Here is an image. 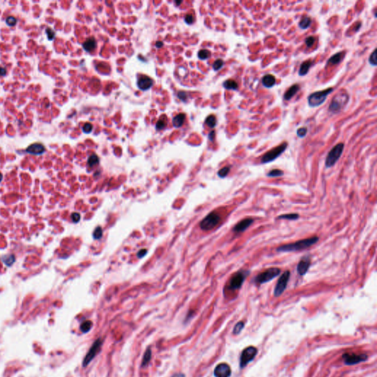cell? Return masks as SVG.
<instances>
[{
	"label": "cell",
	"instance_id": "cell-21",
	"mask_svg": "<svg viewBox=\"0 0 377 377\" xmlns=\"http://www.w3.org/2000/svg\"><path fill=\"white\" fill-rule=\"evenodd\" d=\"M96 46H97V42H96L95 38L93 37L88 38L83 44V47L87 52H91V51L94 50Z\"/></svg>",
	"mask_w": 377,
	"mask_h": 377
},
{
	"label": "cell",
	"instance_id": "cell-15",
	"mask_svg": "<svg viewBox=\"0 0 377 377\" xmlns=\"http://www.w3.org/2000/svg\"><path fill=\"white\" fill-rule=\"evenodd\" d=\"M253 222H254V221H253L252 218L243 219V220H242L234 227L233 231L234 233L236 234L243 232L245 231V230L248 229V228L253 224Z\"/></svg>",
	"mask_w": 377,
	"mask_h": 377
},
{
	"label": "cell",
	"instance_id": "cell-46",
	"mask_svg": "<svg viewBox=\"0 0 377 377\" xmlns=\"http://www.w3.org/2000/svg\"><path fill=\"white\" fill-rule=\"evenodd\" d=\"M178 97L183 101H185L187 98V94L185 91H179L178 93Z\"/></svg>",
	"mask_w": 377,
	"mask_h": 377
},
{
	"label": "cell",
	"instance_id": "cell-12",
	"mask_svg": "<svg viewBox=\"0 0 377 377\" xmlns=\"http://www.w3.org/2000/svg\"><path fill=\"white\" fill-rule=\"evenodd\" d=\"M342 358L346 365H352L365 361L368 359V356L366 354H357L355 353H346L342 356Z\"/></svg>",
	"mask_w": 377,
	"mask_h": 377
},
{
	"label": "cell",
	"instance_id": "cell-22",
	"mask_svg": "<svg viewBox=\"0 0 377 377\" xmlns=\"http://www.w3.org/2000/svg\"><path fill=\"white\" fill-rule=\"evenodd\" d=\"M312 61L311 60H308L306 61L303 62L301 64V67H300L299 69V74L300 76H304L306 75V74L309 72V70L310 69V68L312 67Z\"/></svg>",
	"mask_w": 377,
	"mask_h": 377
},
{
	"label": "cell",
	"instance_id": "cell-10",
	"mask_svg": "<svg viewBox=\"0 0 377 377\" xmlns=\"http://www.w3.org/2000/svg\"><path fill=\"white\" fill-rule=\"evenodd\" d=\"M257 353V349L255 347H248V348H245L243 351L242 352L241 357H240V365L241 368H244L247 364H248L254 359Z\"/></svg>",
	"mask_w": 377,
	"mask_h": 377
},
{
	"label": "cell",
	"instance_id": "cell-17",
	"mask_svg": "<svg viewBox=\"0 0 377 377\" xmlns=\"http://www.w3.org/2000/svg\"><path fill=\"white\" fill-rule=\"evenodd\" d=\"M26 151L28 153L33 155H41L45 152V148L43 144L40 143H35L28 147Z\"/></svg>",
	"mask_w": 377,
	"mask_h": 377
},
{
	"label": "cell",
	"instance_id": "cell-36",
	"mask_svg": "<svg viewBox=\"0 0 377 377\" xmlns=\"http://www.w3.org/2000/svg\"><path fill=\"white\" fill-rule=\"evenodd\" d=\"M223 64H224V62H223V60H221V59H217V61H215L214 64H213V69H214L215 71H218V70H220L221 68L223 67Z\"/></svg>",
	"mask_w": 377,
	"mask_h": 377
},
{
	"label": "cell",
	"instance_id": "cell-24",
	"mask_svg": "<svg viewBox=\"0 0 377 377\" xmlns=\"http://www.w3.org/2000/svg\"><path fill=\"white\" fill-rule=\"evenodd\" d=\"M223 86H224L225 89H228V90H236V89H238V87H239L237 83H236L235 80H231V79L225 80L224 83H223Z\"/></svg>",
	"mask_w": 377,
	"mask_h": 377
},
{
	"label": "cell",
	"instance_id": "cell-30",
	"mask_svg": "<svg viewBox=\"0 0 377 377\" xmlns=\"http://www.w3.org/2000/svg\"><path fill=\"white\" fill-rule=\"evenodd\" d=\"M3 262L7 266H11L15 262V261H16V258L13 255H8V256H5L3 257Z\"/></svg>",
	"mask_w": 377,
	"mask_h": 377
},
{
	"label": "cell",
	"instance_id": "cell-18",
	"mask_svg": "<svg viewBox=\"0 0 377 377\" xmlns=\"http://www.w3.org/2000/svg\"><path fill=\"white\" fill-rule=\"evenodd\" d=\"M300 90V86L299 84H295L292 86L288 90H287L284 94V99L285 100H289L295 96L296 94L299 92Z\"/></svg>",
	"mask_w": 377,
	"mask_h": 377
},
{
	"label": "cell",
	"instance_id": "cell-19",
	"mask_svg": "<svg viewBox=\"0 0 377 377\" xmlns=\"http://www.w3.org/2000/svg\"><path fill=\"white\" fill-rule=\"evenodd\" d=\"M345 57L344 52H338L337 54L332 55L327 61V65H337L341 62Z\"/></svg>",
	"mask_w": 377,
	"mask_h": 377
},
{
	"label": "cell",
	"instance_id": "cell-23",
	"mask_svg": "<svg viewBox=\"0 0 377 377\" xmlns=\"http://www.w3.org/2000/svg\"><path fill=\"white\" fill-rule=\"evenodd\" d=\"M185 118H186V116H185L184 114H179L176 115L172 120V124L175 127H181L185 121Z\"/></svg>",
	"mask_w": 377,
	"mask_h": 377
},
{
	"label": "cell",
	"instance_id": "cell-2",
	"mask_svg": "<svg viewBox=\"0 0 377 377\" xmlns=\"http://www.w3.org/2000/svg\"><path fill=\"white\" fill-rule=\"evenodd\" d=\"M333 91V89L329 88L325 90L314 92L308 97V104L310 107H318L324 103L330 93Z\"/></svg>",
	"mask_w": 377,
	"mask_h": 377
},
{
	"label": "cell",
	"instance_id": "cell-11",
	"mask_svg": "<svg viewBox=\"0 0 377 377\" xmlns=\"http://www.w3.org/2000/svg\"><path fill=\"white\" fill-rule=\"evenodd\" d=\"M102 344H103V342H102L100 339H97L94 342L92 346L89 349V352L87 353L86 356L84 357L83 362V367H86V366L91 363V360L94 358L95 356L97 355V353L100 350Z\"/></svg>",
	"mask_w": 377,
	"mask_h": 377
},
{
	"label": "cell",
	"instance_id": "cell-26",
	"mask_svg": "<svg viewBox=\"0 0 377 377\" xmlns=\"http://www.w3.org/2000/svg\"><path fill=\"white\" fill-rule=\"evenodd\" d=\"M311 24H312V19L310 17L306 16L304 19H302L301 22H299V27L301 29L306 30L310 27Z\"/></svg>",
	"mask_w": 377,
	"mask_h": 377
},
{
	"label": "cell",
	"instance_id": "cell-40",
	"mask_svg": "<svg viewBox=\"0 0 377 377\" xmlns=\"http://www.w3.org/2000/svg\"><path fill=\"white\" fill-rule=\"evenodd\" d=\"M102 236H103V231H102V229L100 227H97V229H95V231H94V237L95 239H100V238L102 237Z\"/></svg>",
	"mask_w": 377,
	"mask_h": 377
},
{
	"label": "cell",
	"instance_id": "cell-47",
	"mask_svg": "<svg viewBox=\"0 0 377 377\" xmlns=\"http://www.w3.org/2000/svg\"><path fill=\"white\" fill-rule=\"evenodd\" d=\"M72 219L73 222L78 223L80 219V214H78V213H73V214H72Z\"/></svg>",
	"mask_w": 377,
	"mask_h": 377
},
{
	"label": "cell",
	"instance_id": "cell-31",
	"mask_svg": "<svg viewBox=\"0 0 377 377\" xmlns=\"http://www.w3.org/2000/svg\"><path fill=\"white\" fill-rule=\"evenodd\" d=\"M283 175H284V172H283L282 170H278V169H275V170H272L271 171H270L269 172H268V173L267 174V175L268 177L275 178V177L282 176Z\"/></svg>",
	"mask_w": 377,
	"mask_h": 377
},
{
	"label": "cell",
	"instance_id": "cell-9",
	"mask_svg": "<svg viewBox=\"0 0 377 377\" xmlns=\"http://www.w3.org/2000/svg\"><path fill=\"white\" fill-rule=\"evenodd\" d=\"M289 277H290V272H289V270H286V271L283 272V274L281 276L279 279L278 280L276 287H275V297H279V296L284 293V290L287 288Z\"/></svg>",
	"mask_w": 377,
	"mask_h": 377
},
{
	"label": "cell",
	"instance_id": "cell-35",
	"mask_svg": "<svg viewBox=\"0 0 377 377\" xmlns=\"http://www.w3.org/2000/svg\"><path fill=\"white\" fill-rule=\"evenodd\" d=\"M230 172V167H225L222 168V169L219 170L218 172V175L220 177V178H225V177H226L228 175V174H229V172Z\"/></svg>",
	"mask_w": 377,
	"mask_h": 377
},
{
	"label": "cell",
	"instance_id": "cell-48",
	"mask_svg": "<svg viewBox=\"0 0 377 377\" xmlns=\"http://www.w3.org/2000/svg\"><path fill=\"white\" fill-rule=\"evenodd\" d=\"M146 253H147L146 249H142V250H141L138 253V256L139 258H142V257H143L146 254Z\"/></svg>",
	"mask_w": 377,
	"mask_h": 377
},
{
	"label": "cell",
	"instance_id": "cell-38",
	"mask_svg": "<svg viewBox=\"0 0 377 377\" xmlns=\"http://www.w3.org/2000/svg\"><path fill=\"white\" fill-rule=\"evenodd\" d=\"M306 133H307V128L305 127H300V128L297 130V135L299 137H301V138L305 137Z\"/></svg>",
	"mask_w": 377,
	"mask_h": 377
},
{
	"label": "cell",
	"instance_id": "cell-41",
	"mask_svg": "<svg viewBox=\"0 0 377 377\" xmlns=\"http://www.w3.org/2000/svg\"><path fill=\"white\" fill-rule=\"evenodd\" d=\"M6 23H7L8 26H14L16 23V19H15L13 16H8V18L6 19Z\"/></svg>",
	"mask_w": 377,
	"mask_h": 377
},
{
	"label": "cell",
	"instance_id": "cell-27",
	"mask_svg": "<svg viewBox=\"0 0 377 377\" xmlns=\"http://www.w3.org/2000/svg\"><path fill=\"white\" fill-rule=\"evenodd\" d=\"M300 217L299 214H295V213H293V214H282L280 215V216H278L277 217V219L278 220H281V219H284V220H298Z\"/></svg>",
	"mask_w": 377,
	"mask_h": 377
},
{
	"label": "cell",
	"instance_id": "cell-4",
	"mask_svg": "<svg viewBox=\"0 0 377 377\" xmlns=\"http://www.w3.org/2000/svg\"><path fill=\"white\" fill-rule=\"evenodd\" d=\"M348 99L349 96L347 94H338L334 96L329 105V111L333 113V114L339 113L342 110V108L348 103Z\"/></svg>",
	"mask_w": 377,
	"mask_h": 377
},
{
	"label": "cell",
	"instance_id": "cell-16",
	"mask_svg": "<svg viewBox=\"0 0 377 377\" xmlns=\"http://www.w3.org/2000/svg\"><path fill=\"white\" fill-rule=\"evenodd\" d=\"M153 85V80L147 76H142L138 79V86L142 91H147L150 89Z\"/></svg>",
	"mask_w": 377,
	"mask_h": 377
},
{
	"label": "cell",
	"instance_id": "cell-13",
	"mask_svg": "<svg viewBox=\"0 0 377 377\" xmlns=\"http://www.w3.org/2000/svg\"><path fill=\"white\" fill-rule=\"evenodd\" d=\"M214 374L215 377H229L231 374V370L226 363H221L215 368Z\"/></svg>",
	"mask_w": 377,
	"mask_h": 377
},
{
	"label": "cell",
	"instance_id": "cell-37",
	"mask_svg": "<svg viewBox=\"0 0 377 377\" xmlns=\"http://www.w3.org/2000/svg\"><path fill=\"white\" fill-rule=\"evenodd\" d=\"M369 63L370 64H371L372 66H376L377 63V59H376V50H375L371 55H370L369 57Z\"/></svg>",
	"mask_w": 377,
	"mask_h": 377
},
{
	"label": "cell",
	"instance_id": "cell-29",
	"mask_svg": "<svg viewBox=\"0 0 377 377\" xmlns=\"http://www.w3.org/2000/svg\"><path fill=\"white\" fill-rule=\"evenodd\" d=\"M206 124L211 128H214L217 125V119L214 115H210L206 120Z\"/></svg>",
	"mask_w": 377,
	"mask_h": 377
},
{
	"label": "cell",
	"instance_id": "cell-44",
	"mask_svg": "<svg viewBox=\"0 0 377 377\" xmlns=\"http://www.w3.org/2000/svg\"><path fill=\"white\" fill-rule=\"evenodd\" d=\"M166 126V122L164 120H163L162 119H161V120H159L158 121V122L156 123V128L158 130H161L163 129L164 127Z\"/></svg>",
	"mask_w": 377,
	"mask_h": 377
},
{
	"label": "cell",
	"instance_id": "cell-3",
	"mask_svg": "<svg viewBox=\"0 0 377 377\" xmlns=\"http://www.w3.org/2000/svg\"><path fill=\"white\" fill-rule=\"evenodd\" d=\"M282 272L279 268L278 267H270L268 268L265 271L257 275L255 278V282L257 284H262L265 283L269 282L270 281L274 279L277 276H278Z\"/></svg>",
	"mask_w": 377,
	"mask_h": 377
},
{
	"label": "cell",
	"instance_id": "cell-45",
	"mask_svg": "<svg viewBox=\"0 0 377 377\" xmlns=\"http://www.w3.org/2000/svg\"><path fill=\"white\" fill-rule=\"evenodd\" d=\"M185 22H186L187 24H192L194 22V17L191 14H187L186 16H185Z\"/></svg>",
	"mask_w": 377,
	"mask_h": 377
},
{
	"label": "cell",
	"instance_id": "cell-1",
	"mask_svg": "<svg viewBox=\"0 0 377 377\" xmlns=\"http://www.w3.org/2000/svg\"><path fill=\"white\" fill-rule=\"evenodd\" d=\"M318 240L319 238L317 236H311L307 239L299 240V241L293 242V243L284 245L278 247L276 250L278 252H295V251L305 250L317 243Z\"/></svg>",
	"mask_w": 377,
	"mask_h": 377
},
{
	"label": "cell",
	"instance_id": "cell-6",
	"mask_svg": "<svg viewBox=\"0 0 377 377\" xmlns=\"http://www.w3.org/2000/svg\"><path fill=\"white\" fill-rule=\"evenodd\" d=\"M249 273H250V271L246 270H241L236 272L229 281V289L231 290H236V289L241 288Z\"/></svg>",
	"mask_w": 377,
	"mask_h": 377
},
{
	"label": "cell",
	"instance_id": "cell-8",
	"mask_svg": "<svg viewBox=\"0 0 377 377\" xmlns=\"http://www.w3.org/2000/svg\"><path fill=\"white\" fill-rule=\"evenodd\" d=\"M220 217L216 212H211L200 223V226L204 231H208L216 226L220 223Z\"/></svg>",
	"mask_w": 377,
	"mask_h": 377
},
{
	"label": "cell",
	"instance_id": "cell-32",
	"mask_svg": "<svg viewBox=\"0 0 377 377\" xmlns=\"http://www.w3.org/2000/svg\"><path fill=\"white\" fill-rule=\"evenodd\" d=\"M98 163H99V158H98L97 155H92L89 157L88 164L90 167H94V166L97 165Z\"/></svg>",
	"mask_w": 377,
	"mask_h": 377
},
{
	"label": "cell",
	"instance_id": "cell-39",
	"mask_svg": "<svg viewBox=\"0 0 377 377\" xmlns=\"http://www.w3.org/2000/svg\"><path fill=\"white\" fill-rule=\"evenodd\" d=\"M46 35H47L48 39L50 40V41H51V40L54 39L55 38V32L53 30L50 28V27H48V28L46 29Z\"/></svg>",
	"mask_w": 377,
	"mask_h": 377
},
{
	"label": "cell",
	"instance_id": "cell-42",
	"mask_svg": "<svg viewBox=\"0 0 377 377\" xmlns=\"http://www.w3.org/2000/svg\"><path fill=\"white\" fill-rule=\"evenodd\" d=\"M315 37H313V36H310V37L306 38L305 40V43L308 47H311V46H312L313 44H315Z\"/></svg>",
	"mask_w": 377,
	"mask_h": 377
},
{
	"label": "cell",
	"instance_id": "cell-5",
	"mask_svg": "<svg viewBox=\"0 0 377 377\" xmlns=\"http://www.w3.org/2000/svg\"><path fill=\"white\" fill-rule=\"evenodd\" d=\"M344 150V144L339 143L334 147L328 153L326 159V167L330 168L335 164L337 161L341 157Z\"/></svg>",
	"mask_w": 377,
	"mask_h": 377
},
{
	"label": "cell",
	"instance_id": "cell-50",
	"mask_svg": "<svg viewBox=\"0 0 377 377\" xmlns=\"http://www.w3.org/2000/svg\"><path fill=\"white\" fill-rule=\"evenodd\" d=\"M6 74V69L3 67H0V75L4 76Z\"/></svg>",
	"mask_w": 377,
	"mask_h": 377
},
{
	"label": "cell",
	"instance_id": "cell-28",
	"mask_svg": "<svg viewBox=\"0 0 377 377\" xmlns=\"http://www.w3.org/2000/svg\"><path fill=\"white\" fill-rule=\"evenodd\" d=\"M91 326H92V322L91 320H86L83 322L81 325H80V330L83 333H86V332L90 331Z\"/></svg>",
	"mask_w": 377,
	"mask_h": 377
},
{
	"label": "cell",
	"instance_id": "cell-51",
	"mask_svg": "<svg viewBox=\"0 0 377 377\" xmlns=\"http://www.w3.org/2000/svg\"><path fill=\"white\" fill-rule=\"evenodd\" d=\"M172 377H185V376L184 374H181V373H178V374H174Z\"/></svg>",
	"mask_w": 377,
	"mask_h": 377
},
{
	"label": "cell",
	"instance_id": "cell-54",
	"mask_svg": "<svg viewBox=\"0 0 377 377\" xmlns=\"http://www.w3.org/2000/svg\"><path fill=\"white\" fill-rule=\"evenodd\" d=\"M175 3L177 4V5H179V4H181V3H182V2H181V1H180V2H175Z\"/></svg>",
	"mask_w": 377,
	"mask_h": 377
},
{
	"label": "cell",
	"instance_id": "cell-25",
	"mask_svg": "<svg viewBox=\"0 0 377 377\" xmlns=\"http://www.w3.org/2000/svg\"><path fill=\"white\" fill-rule=\"evenodd\" d=\"M151 357H152V351H151V348H149L147 349L145 352H144V356H143V359H142V367L146 366L149 363H150V361L151 359Z\"/></svg>",
	"mask_w": 377,
	"mask_h": 377
},
{
	"label": "cell",
	"instance_id": "cell-33",
	"mask_svg": "<svg viewBox=\"0 0 377 377\" xmlns=\"http://www.w3.org/2000/svg\"><path fill=\"white\" fill-rule=\"evenodd\" d=\"M210 52L207 50H202L198 52V57H199L200 59H202V60H205V59L208 58V57H210Z\"/></svg>",
	"mask_w": 377,
	"mask_h": 377
},
{
	"label": "cell",
	"instance_id": "cell-20",
	"mask_svg": "<svg viewBox=\"0 0 377 377\" xmlns=\"http://www.w3.org/2000/svg\"><path fill=\"white\" fill-rule=\"evenodd\" d=\"M261 82L266 88H271L276 84V78L272 74H266L262 78Z\"/></svg>",
	"mask_w": 377,
	"mask_h": 377
},
{
	"label": "cell",
	"instance_id": "cell-43",
	"mask_svg": "<svg viewBox=\"0 0 377 377\" xmlns=\"http://www.w3.org/2000/svg\"><path fill=\"white\" fill-rule=\"evenodd\" d=\"M93 128V125L90 124V123H86V124L84 125L83 127V132L86 133H91V131H92Z\"/></svg>",
	"mask_w": 377,
	"mask_h": 377
},
{
	"label": "cell",
	"instance_id": "cell-53",
	"mask_svg": "<svg viewBox=\"0 0 377 377\" xmlns=\"http://www.w3.org/2000/svg\"><path fill=\"white\" fill-rule=\"evenodd\" d=\"M3 174H1V173H0V182H1V181H2V180H3Z\"/></svg>",
	"mask_w": 377,
	"mask_h": 377
},
{
	"label": "cell",
	"instance_id": "cell-52",
	"mask_svg": "<svg viewBox=\"0 0 377 377\" xmlns=\"http://www.w3.org/2000/svg\"><path fill=\"white\" fill-rule=\"evenodd\" d=\"M155 46H156V47L158 48H160L163 46V43L161 41H158L157 43L155 44Z\"/></svg>",
	"mask_w": 377,
	"mask_h": 377
},
{
	"label": "cell",
	"instance_id": "cell-7",
	"mask_svg": "<svg viewBox=\"0 0 377 377\" xmlns=\"http://www.w3.org/2000/svg\"><path fill=\"white\" fill-rule=\"evenodd\" d=\"M287 148V142H284V143L280 144V145L276 147V148H274L273 149H272V150H270V151L266 153L265 154L261 157V162L262 164H267L271 162V161H273L275 159H276L277 158L279 157L280 155L284 152Z\"/></svg>",
	"mask_w": 377,
	"mask_h": 377
},
{
	"label": "cell",
	"instance_id": "cell-49",
	"mask_svg": "<svg viewBox=\"0 0 377 377\" xmlns=\"http://www.w3.org/2000/svg\"><path fill=\"white\" fill-rule=\"evenodd\" d=\"M214 137H215V132L214 131H211L209 135H208V138H209V139L211 140V141H214Z\"/></svg>",
	"mask_w": 377,
	"mask_h": 377
},
{
	"label": "cell",
	"instance_id": "cell-14",
	"mask_svg": "<svg viewBox=\"0 0 377 377\" xmlns=\"http://www.w3.org/2000/svg\"><path fill=\"white\" fill-rule=\"evenodd\" d=\"M311 265V259L308 256H305L300 260L297 265V271L300 276H304L308 271Z\"/></svg>",
	"mask_w": 377,
	"mask_h": 377
},
{
	"label": "cell",
	"instance_id": "cell-34",
	"mask_svg": "<svg viewBox=\"0 0 377 377\" xmlns=\"http://www.w3.org/2000/svg\"><path fill=\"white\" fill-rule=\"evenodd\" d=\"M244 326H245L244 323H243V322H242V321H240V322L237 323H236V324L235 326H234V328L233 333H234V334H240V331H241L242 330V329H243V328H244Z\"/></svg>",
	"mask_w": 377,
	"mask_h": 377
}]
</instances>
